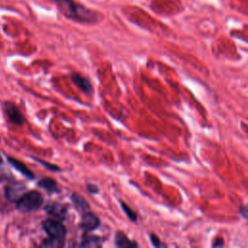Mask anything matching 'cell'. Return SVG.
Instances as JSON below:
<instances>
[{
    "label": "cell",
    "instance_id": "cell-1",
    "mask_svg": "<svg viewBox=\"0 0 248 248\" xmlns=\"http://www.w3.org/2000/svg\"><path fill=\"white\" fill-rule=\"evenodd\" d=\"M60 13L67 18L79 23H94L99 20L96 12L74 0H54Z\"/></svg>",
    "mask_w": 248,
    "mask_h": 248
},
{
    "label": "cell",
    "instance_id": "cell-2",
    "mask_svg": "<svg viewBox=\"0 0 248 248\" xmlns=\"http://www.w3.org/2000/svg\"><path fill=\"white\" fill-rule=\"evenodd\" d=\"M16 208L22 212H30L39 209L44 203V197L38 191H29L23 193L22 196L16 202Z\"/></svg>",
    "mask_w": 248,
    "mask_h": 248
},
{
    "label": "cell",
    "instance_id": "cell-3",
    "mask_svg": "<svg viewBox=\"0 0 248 248\" xmlns=\"http://www.w3.org/2000/svg\"><path fill=\"white\" fill-rule=\"evenodd\" d=\"M42 228L50 238L65 241L67 230L60 221L55 219H46L43 221Z\"/></svg>",
    "mask_w": 248,
    "mask_h": 248
},
{
    "label": "cell",
    "instance_id": "cell-4",
    "mask_svg": "<svg viewBox=\"0 0 248 248\" xmlns=\"http://www.w3.org/2000/svg\"><path fill=\"white\" fill-rule=\"evenodd\" d=\"M25 187L20 182H12L5 187V197L11 202H16L23 194Z\"/></svg>",
    "mask_w": 248,
    "mask_h": 248
},
{
    "label": "cell",
    "instance_id": "cell-5",
    "mask_svg": "<svg viewBox=\"0 0 248 248\" xmlns=\"http://www.w3.org/2000/svg\"><path fill=\"white\" fill-rule=\"evenodd\" d=\"M46 211L49 216L58 221L64 220L67 215V207L59 202H49L46 206Z\"/></svg>",
    "mask_w": 248,
    "mask_h": 248
},
{
    "label": "cell",
    "instance_id": "cell-6",
    "mask_svg": "<svg viewBox=\"0 0 248 248\" xmlns=\"http://www.w3.org/2000/svg\"><path fill=\"white\" fill-rule=\"evenodd\" d=\"M99 226H100V219L95 213L88 211L82 215L80 227L84 231L91 232V231H94L97 228H99Z\"/></svg>",
    "mask_w": 248,
    "mask_h": 248
},
{
    "label": "cell",
    "instance_id": "cell-7",
    "mask_svg": "<svg viewBox=\"0 0 248 248\" xmlns=\"http://www.w3.org/2000/svg\"><path fill=\"white\" fill-rule=\"evenodd\" d=\"M4 111L12 123L16 125H21L23 123V117L20 111L13 103L11 102L4 103Z\"/></svg>",
    "mask_w": 248,
    "mask_h": 248
},
{
    "label": "cell",
    "instance_id": "cell-8",
    "mask_svg": "<svg viewBox=\"0 0 248 248\" xmlns=\"http://www.w3.org/2000/svg\"><path fill=\"white\" fill-rule=\"evenodd\" d=\"M72 80L73 82L84 93L86 94H91L93 92V86L90 82V80L84 77H82L81 75L78 74V73H73L72 76Z\"/></svg>",
    "mask_w": 248,
    "mask_h": 248
},
{
    "label": "cell",
    "instance_id": "cell-9",
    "mask_svg": "<svg viewBox=\"0 0 248 248\" xmlns=\"http://www.w3.org/2000/svg\"><path fill=\"white\" fill-rule=\"evenodd\" d=\"M8 162L10 163V165H12L17 171H19L25 177H27L29 179H34L35 178V174L21 161H19L17 159H15L13 157H8Z\"/></svg>",
    "mask_w": 248,
    "mask_h": 248
},
{
    "label": "cell",
    "instance_id": "cell-10",
    "mask_svg": "<svg viewBox=\"0 0 248 248\" xmlns=\"http://www.w3.org/2000/svg\"><path fill=\"white\" fill-rule=\"evenodd\" d=\"M114 244L117 247H138L139 244L133 240H130L128 236L122 232H117L114 235Z\"/></svg>",
    "mask_w": 248,
    "mask_h": 248
},
{
    "label": "cell",
    "instance_id": "cell-11",
    "mask_svg": "<svg viewBox=\"0 0 248 248\" xmlns=\"http://www.w3.org/2000/svg\"><path fill=\"white\" fill-rule=\"evenodd\" d=\"M102 245V238L93 235V234H88L84 233L81 237V241L79 243L80 247H100Z\"/></svg>",
    "mask_w": 248,
    "mask_h": 248
},
{
    "label": "cell",
    "instance_id": "cell-12",
    "mask_svg": "<svg viewBox=\"0 0 248 248\" xmlns=\"http://www.w3.org/2000/svg\"><path fill=\"white\" fill-rule=\"evenodd\" d=\"M38 186L48 191V192H58L59 187L57 182L50 177H44L38 181Z\"/></svg>",
    "mask_w": 248,
    "mask_h": 248
},
{
    "label": "cell",
    "instance_id": "cell-13",
    "mask_svg": "<svg viewBox=\"0 0 248 248\" xmlns=\"http://www.w3.org/2000/svg\"><path fill=\"white\" fill-rule=\"evenodd\" d=\"M71 199H72V202H74V204L80 210H88L90 208V205L87 202V201L79 194L73 193L71 196Z\"/></svg>",
    "mask_w": 248,
    "mask_h": 248
},
{
    "label": "cell",
    "instance_id": "cell-14",
    "mask_svg": "<svg viewBox=\"0 0 248 248\" xmlns=\"http://www.w3.org/2000/svg\"><path fill=\"white\" fill-rule=\"evenodd\" d=\"M42 247H50V248H58L64 246V241H60L54 238H46L41 243Z\"/></svg>",
    "mask_w": 248,
    "mask_h": 248
},
{
    "label": "cell",
    "instance_id": "cell-15",
    "mask_svg": "<svg viewBox=\"0 0 248 248\" xmlns=\"http://www.w3.org/2000/svg\"><path fill=\"white\" fill-rule=\"evenodd\" d=\"M120 205H121L123 211L125 212V214L127 215V217H128L131 221H137V219H138L137 214H136L135 211H133V210L131 209V207H129V206H128L125 202H120Z\"/></svg>",
    "mask_w": 248,
    "mask_h": 248
},
{
    "label": "cell",
    "instance_id": "cell-16",
    "mask_svg": "<svg viewBox=\"0 0 248 248\" xmlns=\"http://www.w3.org/2000/svg\"><path fill=\"white\" fill-rule=\"evenodd\" d=\"M34 160L38 161L39 163H41L42 165H44L46 168H47V169L50 170H54V171H59V170H60V169H59L57 166H55V165L49 164V163L45 162V161H43V160H41V159H38V158H34Z\"/></svg>",
    "mask_w": 248,
    "mask_h": 248
},
{
    "label": "cell",
    "instance_id": "cell-17",
    "mask_svg": "<svg viewBox=\"0 0 248 248\" xmlns=\"http://www.w3.org/2000/svg\"><path fill=\"white\" fill-rule=\"evenodd\" d=\"M149 238H150V241L152 243L153 246L155 247H162V246H165L159 239V237L156 235V234H153V233H150L149 234Z\"/></svg>",
    "mask_w": 248,
    "mask_h": 248
},
{
    "label": "cell",
    "instance_id": "cell-18",
    "mask_svg": "<svg viewBox=\"0 0 248 248\" xmlns=\"http://www.w3.org/2000/svg\"><path fill=\"white\" fill-rule=\"evenodd\" d=\"M87 189L90 193H93V194H96L99 192V188L93 184H87Z\"/></svg>",
    "mask_w": 248,
    "mask_h": 248
},
{
    "label": "cell",
    "instance_id": "cell-19",
    "mask_svg": "<svg viewBox=\"0 0 248 248\" xmlns=\"http://www.w3.org/2000/svg\"><path fill=\"white\" fill-rule=\"evenodd\" d=\"M239 212H240V213H242V215H243V217H244V218H246V217H247V208H246V206H245V205L239 208Z\"/></svg>",
    "mask_w": 248,
    "mask_h": 248
},
{
    "label": "cell",
    "instance_id": "cell-20",
    "mask_svg": "<svg viewBox=\"0 0 248 248\" xmlns=\"http://www.w3.org/2000/svg\"><path fill=\"white\" fill-rule=\"evenodd\" d=\"M223 245H224V242H223V240H222L221 238H218V240L216 239L215 242L213 243V246H214V247H216V246L219 247V246H223Z\"/></svg>",
    "mask_w": 248,
    "mask_h": 248
},
{
    "label": "cell",
    "instance_id": "cell-21",
    "mask_svg": "<svg viewBox=\"0 0 248 248\" xmlns=\"http://www.w3.org/2000/svg\"><path fill=\"white\" fill-rule=\"evenodd\" d=\"M2 162H3V159H2V157H1V155H0V165L2 164Z\"/></svg>",
    "mask_w": 248,
    "mask_h": 248
}]
</instances>
